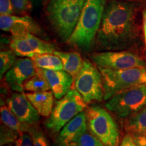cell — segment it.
Instances as JSON below:
<instances>
[{"mask_svg": "<svg viewBox=\"0 0 146 146\" xmlns=\"http://www.w3.org/2000/svg\"><path fill=\"white\" fill-rule=\"evenodd\" d=\"M131 1L113 0L106 5L96 35L100 48L121 50L135 43L139 35L137 9Z\"/></svg>", "mask_w": 146, "mask_h": 146, "instance_id": "6da1fadb", "label": "cell"}, {"mask_svg": "<svg viewBox=\"0 0 146 146\" xmlns=\"http://www.w3.org/2000/svg\"><path fill=\"white\" fill-rule=\"evenodd\" d=\"M106 0H85L79 19L68 40L69 44L89 48L101 25Z\"/></svg>", "mask_w": 146, "mask_h": 146, "instance_id": "7a4b0ae2", "label": "cell"}, {"mask_svg": "<svg viewBox=\"0 0 146 146\" xmlns=\"http://www.w3.org/2000/svg\"><path fill=\"white\" fill-rule=\"evenodd\" d=\"M85 0H50L46 12L55 31L68 41L75 29Z\"/></svg>", "mask_w": 146, "mask_h": 146, "instance_id": "3957f363", "label": "cell"}, {"mask_svg": "<svg viewBox=\"0 0 146 146\" xmlns=\"http://www.w3.org/2000/svg\"><path fill=\"white\" fill-rule=\"evenodd\" d=\"M99 69L103 82L104 100L106 101L122 91L146 83V67L125 70Z\"/></svg>", "mask_w": 146, "mask_h": 146, "instance_id": "277c9868", "label": "cell"}, {"mask_svg": "<svg viewBox=\"0 0 146 146\" xmlns=\"http://www.w3.org/2000/svg\"><path fill=\"white\" fill-rule=\"evenodd\" d=\"M87 103L76 89H70L55 103L50 116L45 123V127L54 135H58L66 124L83 112Z\"/></svg>", "mask_w": 146, "mask_h": 146, "instance_id": "5b68a950", "label": "cell"}, {"mask_svg": "<svg viewBox=\"0 0 146 146\" xmlns=\"http://www.w3.org/2000/svg\"><path fill=\"white\" fill-rule=\"evenodd\" d=\"M87 126L91 132L105 146H119L120 132L110 114L99 106H92L86 112Z\"/></svg>", "mask_w": 146, "mask_h": 146, "instance_id": "8992f818", "label": "cell"}, {"mask_svg": "<svg viewBox=\"0 0 146 146\" xmlns=\"http://www.w3.org/2000/svg\"><path fill=\"white\" fill-rule=\"evenodd\" d=\"M146 105V83L137 85L115 95L105 106L120 118L127 119Z\"/></svg>", "mask_w": 146, "mask_h": 146, "instance_id": "52a82bcc", "label": "cell"}, {"mask_svg": "<svg viewBox=\"0 0 146 146\" xmlns=\"http://www.w3.org/2000/svg\"><path fill=\"white\" fill-rule=\"evenodd\" d=\"M74 87L87 104L100 102L104 99L101 72L88 61H84L81 71L74 78Z\"/></svg>", "mask_w": 146, "mask_h": 146, "instance_id": "ba28073f", "label": "cell"}, {"mask_svg": "<svg viewBox=\"0 0 146 146\" xmlns=\"http://www.w3.org/2000/svg\"><path fill=\"white\" fill-rule=\"evenodd\" d=\"M92 61L99 68L125 70L138 67H146V62L141 57L128 51H107L94 53Z\"/></svg>", "mask_w": 146, "mask_h": 146, "instance_id": "9c48e42d", "label": "cell"}, {"mask_svg": "<svg viewBox=\"0 0 146 146\" xmlns=\"http://www.w3.org/2000/svg\"><path fill=\"white\" fill-rule=\"evenodd\" d=\"M10 47L16 56L23 58H31L36 55L54 54L56 51L54 45L33 34L12 37Z\"/></svg>", "mask_w": 146, "mask_h": 146, "instance_id": "30bf717a", "label": "cell"}, {"mask_svg": "<svg viewBox=\"0 0 146 146\" xmlns=\"http://www.w3.org/2000/svg\"><path fill=\"white\" fill-rule=\"evenodd\" d=\"M36 74V68L31 58H20L5 73V81L12 90L23 93L25 89L24 83Z\"/></svg>", "mask_w": 146, "mask_h": 146, "instance_id": "8fae6325", "label": "cell"}, {"mask_svg": "<svg viewBox=\"0 0 146 146\" xmlns=\"http://www.w3.org/2000/svg\"><path fill=\"white\" fill-rule=\"evenodd\" d=\"M0 28L3 31L10 32L12 37L27 34L41 35L42 30L37 23L29 16L1 15L0 16Z\"/></svg>", "mask_w": 146, "mask_h": 146, "instance_id": "7c38bea8", "label": "cell"}, {"mask_svg": "<svg viewBox=\"0 0 146 146\" xmlns=\"http://www.w3.org/2000/svg\"><path fill=\"white\" fill-rule=\"evenodd\" d=\"M6 104L11 112L21 123L32 126L39 121L40 114L23 92L11 95L6 100Z\"/></svg>", "mask_w": 146, "mask_h": 146, "instance_id": "4fadbf2b", "label": "cell"}, {"mask_svg": "<svg viewBox=\"0 0 146 146\" xmlns=\"http://www.w3.org/2000/svg\"><path fill=\"white\" fill-rule=\"evenodd\" d=\"M36 72L44 77L57 100L63 98L70 90L74 78L64 70H54L36 68Z\"/></svg>", "mask_w": 146, "mask_h": 146, "instance_id": "5bb4252c", "label": "cell"}, {"mask_svg": "<svg viewBox=\"0 0 146 146\" xmlns=\"http://www.w3.org/2000/svg\"><path fill=\"white\" fill-rule=\"evenodd\" d=\"M88 129L86 113L80 112L66 124L57 135V146H69L73 141Z\"/></svg>", "mask_w": 146, "mask_h": 146, "instance_id": "9a60e30c", "label": "cell"}, {"mask_svg": "<svg viewBox=\"0 0 146 146\" xmlns=\"http://www.w3.org/2000/svg\"><path fill=\"white\" fill-rule=\"evenodd\" d=\"M26 96L40 115L45 117H49L50 116L54 106V97L52 91L29 92Z\"/></svg>", "mask_w": 146, "mask_h": 146, "instance_id": "2e32d148", "label": "cell"}, {"mask_svg": "<svg viewBox=\"0 0 146 146\" xmlns=\"http://www.w3.org/2000/svg\"><path fill=\"white\" fill-rule=\"evenodd\" d=\"M54 54L61 60L64 70L70 74L74 79L81 71L84 64L81 55L77 52H65L60 51H55Z\"/></svg>", "mask_w": 146, "mask_h": 146, "instance_id": "e0dca14e", "label": "cell"}, {"mask_svg": "<svg viewBox=\"0 0 146 146\" xmlns=\"http://www.w3.org/2000/svg\"><path fill=\"white\" fill-rule=\"evenodd\" d=\"M125 129L133 135H146V105L126 119Z\"/></svg>", "mask_w": 146, "mask_h": 146, "instance_id": "ac0fdd59", "label": "cell"}, {"mask_svg": "<svg viewBox=\"0 0 146 146\" xmlns=\"http://www.w3.org/2000/svg\"><path fill=\"white\" fill-rule=\"evenodd\" d=\"M36 68L46 70H62L63 64L60 58L54 54H43L36 55L31 58Z\"/></svg>", "mask_w": 146, "mask_h": 146, "instance_id": "d6986e66", "label": "cell"}, {"mask_svg": "<svg viewBox=\"0 0 146 146\" xmlns=\"http://www.w3.org/2000/svg\"><path fill=\"white\" fill-rule=\"evenodd\" d=\"M0 113H1V121L3 122V125H6L7 127L19 133L28 132L30 126L21 123L15 115L11 112L8 106H5L4 104H1Z\"/></svg>", "mask_w": 146, "mask_h": 146, "instance_id": "ffe728a7", "label": "cell"}, {"mask_svg": "<svg viewBox=\"0 0 146 146\" xmlns=\"http://www.w3.org/2000/svg\"><path fill=\"white\" fill-rule=\"evenodd\" d=\"M24 87L25 90L31 93L43 92L51 89L47 80L37 72L35 75L33 76L25 82Z\"/></svg>", "mask_w": 146, "mask_h": 146, "instance_id": "44dd1931", "label": "cell"}, {"mask_svg": "<svg viewBox=\"0 0 146 146\" xmlns=\"http://www.w3.org/2000/svg\"><path fill=\"white\" fill-rule=\"evenodd\" d=\"M89 129V128H88ZM69 146H105L89 129L73 141Z\"/></svg>", "mask_w": 146, "mask_h": 146, "instance_id": "7402d4cb", "label": "cell"}, {"mask_svg": "<svg viewBox=\"0 0 146 146\" xmlns=\"http://www.w3.org/2000/svg\"><path fill=\"white\" fill-rule=\"evenodd\" d=\"M16 55L12 50L1 51L0 53V77L5 74L13 66L16 62Z\"/></svg>", "mask_w": 146, "mask_h": 146, "instance_id": "603a6c76", "label": "cell"}, {"mask_svg": "<svg viewBox=\"0 0 146 146\" xmlns=\"http://www.w3.org/2000/svg\"><path fill=\"white\" fill-rule=\"evenodd\" d=\"M28 133L31 137L34 146H50L44 133L35 125L30 126Z\"/></svg>", "mask_w": 146, "mask_h": 146, "instance_id": "cb8c5ba5", "label": "cell"}, {"mask_svg": "<svg viewBox=\"0 0 146 146\" xmlns=\"http://www.w3.org/2000/svg\"><path fill=\"white\" fill-rule=\"evenodd\" d=\"M20 135V133L17 131L10 129L6 125L1 126V145L3 146L10 143H13L16 141Z\"/></svg>", "mask_w": 146, "mask_h": 146, "instance_id": "d4e9b609", "label": "cell"}, {"mask_svg": "<svg viewBox=\"0 0 146 146\" xmlns=\"http://www.w3.org/2000/svg\"><path fill=\"white\" fill-rule=\"evenodd\" d=\"M13 5L14 11L17 14H25L28 12L31 8L30 0H11Z\"/></svg>", "mask_w": 146, "mask_h": 146, "instance_id": "484cf974", "label": "cell"}, {"mask_svg": "<svg viewBox=\"0 0 146 146\" xmlns=\"http://www.w3.org/2000/svg\"><path fill=\"white\" fill-rule=\"evenodd\" d=\"M15 146H34L30 134L28 132L20 133L15 141Z\"/></svg>", "mask_w": 146, "mask_h": 146, "instance_id": "4316f807", "label": "cell"}, {"mask_svg": "<svg viewBox=\"0 0 146 146\" xmlns=\"http://www.w3.org/2000/svg\"><path fill=\"white\" fill-rule=\"evenodd\" d=\"M14 12L11 0H0V15H12Z\"/></svg>", "mask_w": 146, "mask_h": 146, "instance_id": "83f0119b", "label": "cell"}, {"mask_svg": "<svg viewBox=\"0 0 146 146\" xmlns=\"http://www.w3.org/2000/svg\"><path fill=\"white\" fill-rule=\"evenodd\" d=\"M119 146H137L134 136L131 133H127L120 142Z\"/></svg>", "mask_w": 146, "mask_h": 146, "instance_id": "f1b7e54d", "label": "cell"}, {"mask_svg": "<svg viewBox=\"0 0 146 146\" xmlns=\"http://www.w3.org/2000/svg\"><path fill=\"white\" fill-rule=\"evenodd\" d=\"M134 137L137 146H146V135H137Z\"/></svg>", "mask_w": 146, "mask_h": 146, "instance_id": "f546056e", "label": "cell"}, {"mask_svg": "<svg viewBox=\"0 0 146 146\" xmlns=\"http://www.w3.org/2000/svg\"><path fill=\"white\" fill-rule=\"evenodd\" d=\"M143 32L144 36H145V41H146V13L143 17Z\"/></svg>", "mask_w": 146, "mask_h": 146, "instance_id": "4dcf8cb0", "label": "cell"}, {"mask_svg": "<svg viewBox=\"0 0 146 146\" xmlns=\"http://www.w3.org/2000/svg\"><path fill=\"white\" fill-rule=\"evenodd\" d=\"M122 1H131V2H135V1H137V2H140V1H146V0H122Z\"/></svg>", "mask_w": 146, "mask_h": 146, "instance_id": "1f68e13d", "label": "cell"}, {"mask_svg": "<svg viewBox=\"0 0 146 146\" xmlns=\"http://www.w3.org/2000/svg\"><path fill=\"white\" fill-rule=\"evenodd\" d=\"M33 1H34V2H36V1H39V0H32Z\"/></svg>", "mask_w": 146, "mask_h": 146, "instance_id": "d6a6232c", "label": "cell"}, {"mask_svg": "<svg viewBox=\"0 0 146 146\" xmlns=\"http://www.w3.org/2000/svg\"><path fill=\"white\" fill-rule=\"evenodd\" d=\"M3 146H11V145H3Z\"/></svg>", "mask_w": 146, "mask_h": 146, "instance_id": "836d02e7", "label": "cell"}, {"mask_svg": "<svg viewBox=\"0 0 146 146\" xmlns=\"http://www.w3.org/2000/svg\"><path fill=\"white\" fill-rule=\"evenodd\" d=\"M145 45H146V41H145Z\"/></svg>", "mask_w": 146, "mask_h": 146, "instance_id": "e575fe53", "label": "cell"}]
</instances>
